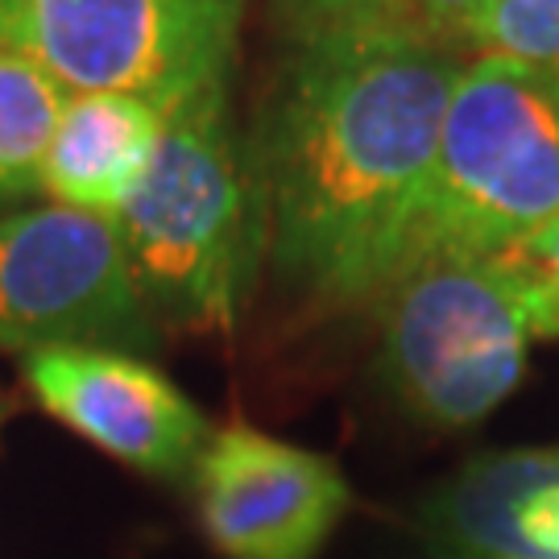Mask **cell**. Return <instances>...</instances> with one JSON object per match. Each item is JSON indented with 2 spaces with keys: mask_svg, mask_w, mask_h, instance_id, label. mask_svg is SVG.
Masks as SVG:
<instances>
[{
  "mask_svg": "<svg viewBox=\"0 0 559 559\" xmlns=\"http://www.w3.org/2000/svg\"><path fill=\"white\" fill-rule=\"evenodd\" d=\"M468 55L369 25L299 34L249 145L265 258L307 299L365 307L415 258Z\"/></svg>",
  "mask_w": 559,
  "mask_h": 559,
  "instance_id": "cell-1",
  "label": "cell"
},
{
  "mask_svg": "<svg viewBox=\"0 0 559 559\" xmlns=\"http://www.w3.org/2000/svg\"><path fill=\"white\" fill-rule=\"evenodd\" d=\"M112 228L154 323L237 328L265 258V200L228 117V87L166 117L154 166Z\"/></svg>",
  "mask_w": 559,
  "mask_h": 559,
  "instance_id": "cell-2",
  "label": "cell"
},
{
  "mask_svg": "<svg viewBox=\"0 0 559 559\" xmlns=\"http://www.w3.org/2000/svg\"><path fill=\"white\" fill-rule=\"evenodd\" d=\"M378 369L436 431H468L519 390L535 323L506 253L423 249L378 299Z\"/></svg>",
  "mask_w": 559,
  "mask_h": 559,
  "instance_id": "cell-3",
  "label": "cell"
},
{
  "mask_svg": "<svg viewBox=\"0 0 559 559\" xmlns=\"http://www.w3.org/2000/svg\"><path fill=\"white\" fill-rule=\"evenodd\" d=\"M556 221L559 80L468 59L443 117L415 253H506Z\"/></svg>",
  "mask_w": 559,
  "mask_h": 559,
  "instance_id": "cell-4",
  "label": "cell"
},
{
  "mask_svg": "<svg viewBox=\"0 0 559 559\" xmlns=\"http://www.w3.org/2000/svg\"><path fill=\"white\" fill-rule=\"evenodd\" d=\"M249 0H0V50L71 96L133 92L175 117L228 87Z\"/></svg>",
  "mask_w": 559,
  "mask_h": 559,
  "instance_id": "cell-5",
  "label": "cell"
},
{
  "mask_svg": "<svg viewBox=\"0 0 559 559\" xmlns=\"http://www.w3.org/2000/svg\"><path fill=\"white\" fill-rule=\"evenodd\" d=\"M59 344L145 353L158 323L112 224L55 203L0 212V348L29 357Z\"/></svg>",
  "mask_w": 559,
  "mask_h": 559,
  "instance_id": "cell-6",
  "label": "cell"
},
{
  "mask_svg": "<svg viewBox=\"0 0 559 559\" xmlns=\"http://www.w3.org/2000/svg\"><path fill=\"white\" fill-rule=\"evenodd\" d=\"M191 480L203 535L224 559H316L353 501L328 456L245 423L212 431Z\"/></svg>",
  "mask_w": 559,
  "mask_h": 559,
  "instance_id": "cell-7",
  "label": "cell"
},
{
  "mask_svg": "<svg viewBox=\"0 0 559 559\" xmlns=\"http://www.w3.org/2000/svg\"><path fill=\"white\" fill-rule=\"evenodd\" d=\"M46 415L150 477H191L212 440L203 411L138 353L59 344L21 357Z\"/></svg>",
  "mask_w": 559,
  "mask_h": 559,
  "instance_id": "cell-8",
  "label": "cell"
},
{
  "mask_svg": "<svg viewBox=\"0 0 559 559\" xmlns=\"http://www.w3.org/2000/svg\"><path fill=\"white\" fill-rule=\"evenodd\" d=\"M448 559H559V448L468 460L423 506Z\"/></svg>",
  "mask_w": 559,
  "mask_h": 559,
  "instance_id": "cell-9",
  "label": "cell"
},
{
  "mask_svg": "<svg viewBox=\"0 0 559 559\" xmlns=\"http://www.w3.org/2000/svg\"><path fill=\"white\" fill-rule=\"evenodd\" d=\"M166 112L133 92L71 96L41 166V195L55 207L117 224L162 145Z\"/></svg>",
  "mask_w": 559,
  "mask_h": 559,
  "instance_id": "cell-10",
  "label": "cell"
},
{
  "mask_svg": "<svg viewBox=\"0 0 559 559\" xmlns=\"http://www.w3.org/2000/svg\"><path fill=\"white\" fill-rule=\"evenodd\" d=\"M71 92L41 67L0 50V203L41 191V166Z\"/></svg>",
  "mask_w": 559,
  "mask_h": 559,
  "instance_id": "cell-11",
  "label": "cell"
},
{
  "mask_svg": "<svg viewBox=\"0 0 559 559\" xmlns=\"http://www.w3.org/2000/svg\"><path fill=\"white\" fill-rule=\"evenodd\" d=\"M464 50L559 80V0H485Z\"/></svg>",
  "mask_w": 559,
  "mask_h": 559,
  "instance_id": "cell-12",
  "label": "cell"
},
{
  "mask_svg": "<svg viewBox=\"0 0 559 559\" xmlns=\"http://www.w3.org/2000/svg\"><path fill=\"white\" fill-rule=\"evenodd\" d=\"M480 9L485 0H373L369 13L353 25H369V29H385V34H402V38H419L468 55L464 38Z\"/></svg>",
  "mask_w": 559,
  "mask_h": 559,
  "instance_id": "cell-13",
  "label": "cell"
},
{
  "mask_svg": "<svg viewBox=\"0 0 559 559\" xmlns=\"http://www.w3.org/2000/svg\"><path fill=\"white\" fill-rule=\"evenodd\" d=\"M506 258L526 290L535 340H559V221L506 249Z\"/></svg>",
  "mask_w": 559,
  "mask_h": 559,
  "instance_id": "cell-14",
  "label": "cell"
},
{
  "mask_svg": "<svg viewBox=\"0 0 559 559\" xmlns=\"http://www.w3.org/2000/svg\"><path fill=\"white\" fill-rule=\"evenodd\" d=\"M286 13L295 17L299 34L311 29H332V25H353L369 13L373 0H282Z\"/></svg>",
  "mask_w": 559,
  "mask_h": 559,
  "instance_id": "cell-15",
  "label": "cell"
},
{
  "mask_svg": "<svg viewBox=\"0 0 559 559\" xmlns=\"http://www.w3.org/2000/svg\"><path fill=\"white\" fill-rule=\"evenodd\" d=\"M0 419H4V402H0Z\"/></svg>",
  "mask_w": 559,
  "mask_h": 559,
  "instance_id": "cell-16",
  "label": "cell"
}]
</instances>
